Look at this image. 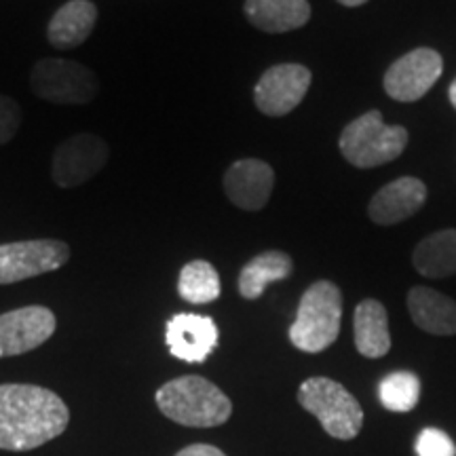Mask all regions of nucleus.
<instances>
[{
    "label": "nucleus",
    "instance_id": "nucleus-1",
    "mask_svg": "<svg viewBox=\"0 0 456 456\" xmlns=\"http://www.w3.org/2000/svg\"><path fill=\"white\" fill-rule=\"evenodd\" d=\"M70 410L57 393L37 385H0V450L24 452L66 431Z\"/></svg>",
    "mask_w": 456,
    "mask_h": 456
},
{
    "label": "nucleus",
    "instance_id": "nucleus-2",
    "mask_svg": "<svg viewBox=\"0 0 456 456\" xmlns=\"http://www.w3.org/2000/svg\"><path fill=\"white\" fill-rule=\"evenodd\" d=\"M157 406L174 423L184 427L224 425L232 414V403L226 393L203 376H180L157 391Z\"/></svg>",
    "mask_w": 456,
    "mask_h": 456
},
{
    "label": "nucleus",
    "instance_id": "nucleus-3",
    "mask_svg": "<svg viewBox=\"0 0 456 456\" xmlns=\"http://www.w3.org/2000/svg\"><path fill=\"white\" fill-rule=\"evenodd\" d=\"M342 294L332 281H315L302 294L298 313L289 328V340L305 353H322L340 334Z\"/></svg>",
    "mask_w": 456,
    "mask_h": 456
},
{
    "label": "nucleus",
    "instance_id": "nucleus-4",
    "mask_svg": "<svg viewBox=\"0 0 456 456\" xmlns=\"http://www.w3.org/2000/svg\"><path fill=\"white\" fill-rule=\"evenodd\" d=\"M408 131L402 125H385L383 114L370 110L349 123L340 135V152L359 169L379 167L402 155Z\"/></svg>",
    "mask_w": 456,
    "mask_h": 456
},
{
    "label": "nucleus",
    "instance_id": "nucleus-5",
    "mask_svg": "<svg viewBox=\"0 0 456 456\" xmlns=\"http://www.w3.org/2000/svg\"><path fill=\"white\" fill-rule=\"evenodd\" d=\"M298 403L322 423L330 437L336 440H353L363 427V410L359 402L326 376H313L298 389Z\"/></svg>",
    "mask_w": 456,
    "mask_h": 456
},
{
    "label": "nucleus",
    "instance_id": "nucleus-6",
    "mask_svg": "<svg viewBox=\"0 0 456 456\" xmlns=\"http://www.w3.org/2000/svg\"><path fill=\"white\" fill-rule=\"evenodd\" d=\"M30 87L38 98L51 104L83 106L95 100L100 81L91 68L78 61L45 57L32 68Z\"/></svg>",
    "mask_w": 456,
    "mask_h": 456
},
{
    "label": "nucleus",
    "instance_id": "nucleus-7",
    "mask_svg": "<svg viewBox=\"0 0 456 456\" xmlns=\"http://www.w3.org/2000/svg\"><path fill=\"white\" fill-rule=\"evenodd\" d=\"M70 260V245L57 239H30L0 245V285L53 273Z\"/></svg>",
    "mask_w": 456,
    "mask_h": 456
},
{
    "label": "nucleus",
    "instance_id": "nucleus-8",
    "mask_svg": "<svg viewBox=\"0 0 456 456\" xmlns=\"http://www.w3.org/2000/svg\"><path fill=\"white\" fill-rule=\"evenodd\" d=\"M110 148L94 134H77L61 142L51 159V178L60 188L81 186L106 167Z\"/></svg>",
    "mask_w": 456,
    "mask_h": 456
},
{
    "label": "nucleus",
    "instance_id": "nucleus-9",
    "mask_svg": "<svg viewBox=\"0 0 456 456\" xmlns=\"http://www.w3.org/2000/svg\"><path fill=\"white\" fill-rule=\"evenodd\" d=\"M444 60L436 49L420 47L406 53L385 74V91L397 102H416L442 77Z\"/></svg>",
    "mask_w": 456,
    "mask_h": 456
},
{
    "label": "nucleus",
    "instance_id": "nucleus-10",
    "mask_svg": "<svg viewBox=\"0 0 456 456\" xmlns=\"http://www.w3.org/2000/svg\"><path fill=\"white\" fill-rule=\"evenodd\" d=\"M311 70L300 64H277L260 77L254 102L266 117H285L305 100L311 87Z\"/></svg>",
    "mask_w": 456,
    "mask_h": 456
},
{
    "label": "nucleus",
    "instance_id": "nucleus-11",
    "mask_svg": "<svg viewBox=\"0 0 456 456\" xmlns=\"http://www.w3.org/2000/svg\"><path fill=\"white\" fill-rule=\"evenodd\" d=\"M57 328L53 311L32 305L0 315V359L24 355L38 349L53 336Z\"/></svg>",
    "mask_w": 456,
    "mask_h": 456
},
{
    "label": "nucleus",
    "instance_id": "nucleus-12",
    "mask_svg": "<svg viewBox=\"0 0 456 456\" xmlns=\"http://www.w3.org/2000/svg\"><path fill=\"white\" fill-rule=\"evenodd\" d=\"M218 326L212 317L197 313H178L167 322L165 342L174 357L188 363H201L218 346Z\"/></svg>",
    "mask_w": 456,
    "mask_h": 456
},
{
    "label": "nucleus",
    "instance_id": "nucleus-13",
    "mask_svg": "<svg viewBox=\"0 0 456 456\" xmlns=\"http://www.w3.org/2000/svg\"><path fill=\"white\" fill-rule=\"evenodd\" d=\"M275 171L260 159H241L224 174V191L228 201L245 212H258L269 203Z\"/></svg>",
    "mask_w": 456,
    "mask_h": 456
},
{
    "label": "nucleus",
    "instance_id": "nucleus-14",
    "mask_svg": "<svg viewBox=\"0 0 456 456\" xmlns=\"http://www.w3.org/2000/svg\"><path fill=\"white\" fill-rule=\"evenodd\" d=\"M427 201V186L419 178H399L380 188L368 205V216L376 224H397L408 220Z\"/></svg>",
    "mask_w": 456,
    "mask_h": 456
},
{
    "label": "nucleus",
    "instance_id": "nucleus-15",
    "mask_svg": "<svg viewBox=\"0 0 456 456\" xmlns=\"http://www.w3.org/2000/svg\"><path fill=\"white\" fill-rule=\"evenodd\" d=\"M408 311L423 332L433 336L456 334V300L437 289L416 285L408 292Z\"/></svg>",
    "mask_w": 456,
    "mask_h": 456
},
{
    "label": "nucleus",
    "instance_id": "nucleus-16",
    "mask_svg": "<svg viewBox=\"0 0 456 456\" xmlns=\"http://www.w3.org/2000/svg\"><path fill=\"white\" fill-rule=\"evenodd\" d=\"M98 21V7L91 0H70L51 17L47 38L55 49H74L83 45Z\"/></svg>",
    "mask_w": 456,
    "mask_h": 456
},
{
    "label": "nucleus",
    "instance_id": "nucleus-17",
    "mask_svg": "<svg viewBox=\"0 0 456 456\" xmlns=\"http://www.w3.org/2000/svg\"><path fill=\"white\" fill-rule=\"evenodd\" d=\"M249 24L269 34L298 30L311 20L309 0H245Z\"/></svg>",
    "mask_w": 456,
    "mask_h": 456
},
{
    "label": "nucleus",
    "instance_id": "nucleus-18",
    "mask_svg": "<svg viewBox=\"0 0 456 456\" xmlns=\"http://www.w3.org/2000/svg\"><path fill=\"white\" fill-rule=\"evenodd\" d=\"M353 334H355V346L363 357L380 359L391 349L389 317L383 302L368 298L357 305L353 313Z\"/></svg>",
    "mask_w": 456,
    "mask_h": 456
},
{
    "label": "nucleus",
    "instance_id": "nucleus-19",
    "mask_svg": "<svg viewBox=\"0 0 456 456\" xmlns=\"http://www.w3.org/2000/svg\"><path fill=\"white\" fill-rule=\"evenodd\" d=\"M292 271L294 262L285 252H279V249L262 252L239 273V294L245 300H258L271 283L283 281L292 275Z\"/></svg>",
    "mask_w": 456,
    "mask_h": 456
},
{
    "label": "nucleus",
    "instance_id": "nucleus-20",
    "mask_svg": "<svg viewBox=\"0 0 456 456\" xmlns=\"http://www.w3.org/2000/svg\"><path fill=\"white\" fill-rule=\"evenodd\" d=\"M414 269L423 277L444 279L456 273V228H444L414 248Z\"/></svg>",
    "mask_w": 456,
    "mask_h": 456
},
{
    "label": "nucleus",
    "instance_id": "nucleus-21",
    "mask_svg": "<svg viewBox=\"0 0 456 456\" xmlns=\"http://www.w3.org/2000/svg\"><path fill=\"white\" fill-rule=\"evenodd\" d=\"M178 292L191 305H209L220 298L222 283L218 271L208 260H192L180 271Z\"/></svg>",
    "mask_w": 456,
    "mask_h": 456
},
{
    "label": "nucleus",
    "instance_id": "nucleus-22",
    "mask_svg": "<svg viewBox=\"0 0 456 456\" xmlns=\"http://www.w3.org/2000/svg\"><path fill=\"white\" fill-rule=\"evenodd\" d=\"M380 403L391 412H410L420 399V380L414 372L399 370L385 376L379 387Z\"/></svg>",
    "mask_w": 456,
    "mask_h": 456
},
{
    "label": "nucleus",
    "instance_id": "nucleus-23",
    "mask_svg": "<svg viewBox=\"0 0 456 456\" xmlns=\"http://www.w3.org/2000/svg\"><path fill=\"white\" fill-rule=\"evenodd\" d=\"M416 454L419 456H456V446L452 437L446 431L429 429L420 431L419 440H416Z\"/></svg>",
    "mask_w": 456,
    "mask_h": 456
},
{
    "label": "nucleus",
    "instance_id": "nucleus-24",
    "mask_svg": "<svg viewBox=\"0 0 456 456\" xmlns=\"http://www.w3.org/2000/svg\"><path fill=\"white\" fill-rule=\"evenodd\" d=\"M21 125V106L13 98L0 94V146L15 138Z\"/></svg>",
    "mask_w": 456,
    "mask_h": 456
},
{
    "label": "nucleus",
    "instance_id": "nucleus-25",
    "mask_svg": "<svg viewBox=\"0 0 456 456\" xmlns=\"http://www.w3.org/2000/svg\"><path fill=\"white\" fill-rule=\"evenodd\" d=\"M175 456H226L220 448L209 446V444H192V446L182 448Z\"/></svg>",
    "mask_w": 456,
    "mask_h": 456
},
{
    "label": "nucleus",
    "instance_id": "nucleus-26",
    "mask_svg": "<svg viewBox=\"0 0 456 456\" xmlns=\"http://www.w3.org/2000/svg\"><path fill=\"white\" fill-rule=\"evenodd\" d=\"M340 4H345V7H359V4L368 3V0H338Z\"/></svg>",
    "mask_w": 456,
    "mask_h": 456
},
{
    "label": "nucleus",
    "instance_id": "nucleus-27",
    "mask_svg": "<svg viewBox=\"0 0 456 456\" xmlns=\"http://www.w3.org/2000/svg\"><path fill=\"white\" fill-rule=\"evenodd\" d=\"M448 95H450V102H452V106L456 108V78H454V83L450 85V91H448Z\"/></svg>",
    "mask_w": 456,
    "mask_h": 456
}]
</instances>
